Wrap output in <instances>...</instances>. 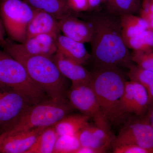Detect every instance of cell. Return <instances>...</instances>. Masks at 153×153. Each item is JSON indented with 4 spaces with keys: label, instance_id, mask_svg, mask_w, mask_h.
I'll use <instances>...</instances> for the list:
<instances>
[{
    "label": "cell",
    "instance_id": "1",
    "mask_svg": "<svg viewBox=\"0 0 153 153\" xmlns=\"http://www.w3.org/2000/svg\"><path fill=\"white\" fill-rule=\"evenodd\" d=\"M90 23L93 29L91 55L98 68H129L133 62L123 38L120 17L99 14L92 17Z\"/></svg>",
    "mask_w": 153,
    "mask_h": 153
},
{
    "label": "cell",
    "instance_id": "2",
    "mask_svg": "<svg viewBox=\"0 0 153 153\" xmlns=\"http://www.w3.org/2000/svg\"><path fill=\"white\" fill-rule=\"evenodd\" d=\"M126 82L118 67L99 68L92 73L89 85L108 122L122 116L120 102Z\"/></svg>",
    "mask_w": 153,
    "mask_h": 153
},
{
    "label": "cell",
    "instance_id": "3",
    "mask_svg": "<svg viewBox=\"0 0 153 153\" xmlns=\"http://www.w3.org/2000/svg\"><path fill=\"white\" fill-rule=\"evenodd\" d=\"M25 66L30 78L49 98L68 101L66 78L59 70L52 57L44 56L15 57Z\"/></svg>",
    "mask_w": 153,
    "mask_h": 153
},
{
    "label": "cell",
    "instance_id": "4",
    "mask_svg": "<svg viewBox=\"0 0 153 153\" xmlns=\"http://www.w3.org/2000/svg\"><path fill=\"white\" fill-rule=\"evenodd\" d=\"M74 109L68 101L62 102L52 99L33 105L2 133H16L54 125L70 114Z\"/></svg>",
    "mask_w": 153,
    "mask_h": 153
},
{
    "label": "cell",
    "instance_id": "5",
    "mask_svg": "<svg viewBox=\"0 0 153 153\" xmlns=\"http://www.w3.org/2000/svg\"><path fill=\"white\" fill-rule=\"evenodd\" d=\"M0 82L19 91L32 105L51 99L30 78L22 63L1 50Z\"/></svg>",
    "mask_w": 153,
    "mask_h": 153
},
{
    "label": "cell",
    "instance_id": "6",
    "mask_svg": "<svg viewBox=\"0 0 153 153\" xmlns=\"http://www.w3.org/2000/svg\"><path fill=\"white\" fill-rule=\"evenodd\" d=\"M34 11L22 0H0V18L12 40L19 43L26 40L28 25Z\"/></svg>",
    "mask_w": 153,
    "mask_h": 153
},
{
    "label": "cell",
    "instance_id": "7",
    "mask_svg": "<svg viewBox=\"0 0 153 153\" xmlns=\"http://www.w3.org/2000/svg\"><path fill=\"white\" fill-rule=\"evenodd\" d=\"M67 97L74 109L93 120L94 124L111 131L109 122L102 113L93 89L89 84L72 85L67 92Z\"/></svg>",
    "mask_w": 153,
    "mask_h": 153
},
{
    "label": "cell",
    "instance_id": "8",
    "mask_svg": "<svg viewBox=\"0 0 153 153\" xmlns=\"http://www.w3.org/2000/svg\"><path fill=\"white\" fill-rule=\"evenodd\" d=\"M57 38L49 34H40L27 38L21 43L5 39L1 44L13 58L23 56L52 57L57 52Z\"/></svg>",
    "mask_w": 153,
    "mask_h": 153
},
{
    "label": "cell",
    "instance_id": "9",
    "mask_svg": "<svg viewBox=\"0 0 153 153\" xmlns=\"http://www.w3.org/2000/svg\"><path fill=\"white\" fill-rule=\"evenodd\" d=\"M31 105L22 94L0 82V134L10 128Z\"/></svg>",
    "mask_w": 153,
    "mask_h": 153
},
{
    "label": "cell",
    "instance_id": "10",
    "mask_svg": "<svg viewBox=\"0 0 153 153\" xmlns=\"http://www.w3.org/2000/svg\"><path fill=\"white\" fill-rule=\"evenodd\" d=\"M113 148L123 145H137L153 152V129L145 118L126 125L114 138Z\"/></svg>",
    "mask_w": 153,
    "mask_h": 153
},
{
    "label": "cell",
    "instance_id": "11",
    "mask_svg": "<svg viewBox=\"0 0 153 153\" xmlns=\"http://www.w3.org/2000/svg\"><path fill=\"white\" fill-rule=\"evenodd\" d=\"M148 107L146 88L135 81H126L120 102L122 116L130 113L137 116L142 115L148 111Z\"/></svg>",
    "mask_w": 153,
    "mask_h": 153
},
{
    "label": "cell",
    "instance_id": "12",
    "mask_svg": "<svg viewBox=\"0 0 153 153\" xmlns=\"http://www.w3.org/2000/svg\"><path fill=\"white\" fill-rule=\"evenodd\" d=\"M46 128H38L16 133L0 134V153H26Z\"/></svg>",
    "mask_w": 153,
    "mask_h": 153
},
{
    "label": "cell",
    "instance_id": "13",
    "mask_svg": "<svg viewBox=\"0 0 153 153\" xmlns=\"http://www.w3.org/2000/svg\"><path fill=\"white\" fill-rule=\"evenodd\" d=\"M60 32L66 37L80 43H90L93 29L90 22H85L70 15L58 20Z\"/></svg>",
    "mask_w": 153,
    "mask_h": 153
},
{
    "label": "cell",
    "instance_id": "14",
    "mask_svg": "<svg viewBox=\"0 0 153 153\" xmlns=\"http://www.w3.org/2000/svg\"><path fill=\"white\" fill-rule=\"evenodd\" d=\"M52 58L61 74L70 79L72 85L90 83L92 73L82 64L66 58L57 52Z\"/></svg>",
    "mask_w": 153,
    "mask_h": 153
},
{
    "label": "cell",
    "instance_id": "15",
    "mask_svg": "<svg viewBox=\"0 0 153 153\" xmlns=\"http://www.w3.org/2000/svg\"><path fill=\"white\" fill-rule=\"evenodd\" d=\"M78 137L81 146L106 151L112 144L114 139L113 137L111 131L89 123L79 131Z\"/></svg>",
    "mask_w": 153,
    "mask_h": 153
},
{
    "label": "cell",
    "instance_id": "16",
    "mask_svg": "<svg viewBox=\"0 0 153 153\" xmlns=\"http://www.w3.org/2000/svg\"><path fill=\"white\" fill-rule=\"evenodd\" d=\"M34 10L33 18L28 25L27 38L40 34H49L57 38L60 33L58 20L47 12Z\"/></svg>",
    "mask_w": 153,
    "mask_h": 153
},
{
    "label": "cell",
    "instance_id": "17",
    "mask_svg": "<svg viewBox=\"0 0 153 153\" xmlns=\"http://www.w3.org/2000/svg\"><path fill=\"white\" fill-rule=\"evenodd\" d=\"M57 52L64 57L83 65L91 58L84 44L60 34L57 38Z\"/></svg>",
    "mask_w": 153,
    "mask_h": 153
},
{
    "label": "cell",
    "instance_id": "18",
    "mask_svg": "<svg viewBox=\"0 0 153 153\" xmlns=\"http://www.w3.org/2000/svg\"><path fill=\"white\" fill-rule=\"evenodd\" d=\"M34 10L47 12L57 20L72 15L67 0H23Z\"/></svg>",
    "mask_w": 153,
    "mask_h": 153
},
{
    "label": "cell",
    "instance_id": "19",
    "mask_svg": "<svg viewBox=\"0 0 153 153\" xmlns=\"http://www.w3.org/2000/svg\"><path fill=\"white\" fill-rule=\"evenodd\" d=\"M90 118L82 114H68L54 125L56 132L59 136L75 135L88 123Z\"/></svg>",
    "mask_w": 153,
    "mask_h": 153
},
{
    "label": "cell",
    "instance_id": "20",
    "mask_svg": "<svg viewBox=\"0 0 153 153\" xmlns=\"http://www.w3.org/2000/svg\"><path fill=\"white\" fill-rule=\"evenodd\" d=\"M58 137L54 125L46 128L26 153H53Z\"/></svg>",
    "mask_w": 153,
    "mask_h": 153
},
{
    "label": "cell",
    "instance_id": "21",
    "mask_svg": "<svg viewBox=\"0 0 153 153\" xmlns=\"http://www.w3.org/2000/svg\"><path fill=\"white\" fill-rule=\"evenodd\" d=\"M123 40L136 36L149 28L147 23L140 16L126 14L120 17Z\"/></svg>",
    "mask_w": 153,
    "mask_h": 153
},
{
    "label": "cell",
    "instance_id": "22",
    "mask_svg": "<svg viewBox=\"0 0 153 153\" xmlns=\"http://www.w3.org/2000/svg\"><path fill=\"white\" fill-rule=\"evenodd\" d=\"M108 13L120 17L126 14L140 11V0H105Z\"/></svg>",
    "mask_w": 153,
    "mask_h": 153
},
{
    "label": "cell",
    "instance_id": "23",
    "mask_svg": "<svg viewBox=\"0 0 153 153\" xmlns=\"http://www.w3.org/2000/svg\"><path fill=\"white\" fill-rule=\"evenodd\" d=\"M124 41L128 49L133 52L153 50V30L147 29L137 36Z\"/></svg>",
    "mask_w": 153,
    "mask_h": 153
},
{
    "label": "cell",
    "instance_id": "24",
    "mask_svg": "<svg viewBox=\"0 0 153 153\" xmlns=\"http://www.w3.org/2000/svg\"><path fill=\"white\" fill-rule=\"evenodd\" d=\"M80 146L78 134L75 135L59 136L56 141L53 153H75Z\"/></svg>",
    "mask_w": 153,
    "mask_h": 153
},
{
    "label": "cell",
    "instance_id": "25",
    "mask_svg": "<svg viewBox=\"0 0 153 153\" xmlns=\"http://www.w3.org/2000/svg\"><path fill=\"white\" fill-rule=\"evenodd\" d=\"M127 74L131 80L138 82L145 88L153 85V71L138 65L133 64L129 68Z\"/></svg>",
    "mask_w": 153,
    "mask_h": 153
},
{
    "label": "cell",
    "instance_id": "26",
    "mask_svg": "<svg viewBox=\"0 0 153 153\" xmlns=\"http://www.w3.org/2000/svg\"><path fill=\"white\" fill-rule=\"evenodd\" d=\"M133 62L142 68L153 71V50L144 52H133Z\"/></svg>",
    "mask_w": 153,
    "mask_h": 153
},
{
    "label": "cell",
    "instance_id": "27",
    "mask_svg": "<svg viewBox=\"0 0 153 153\" xmlns=\"http://www.w3.org/2000/svg\"><path fill=\"white\" fill-rule=\"evenodd\" d=\"M140 14L147 23L148 29L153 30V0H142Z\"/></svg>",
    "mask_w": 153,
    "mask_h": 153
},
{
    "label": "cell",
    "instance_id": "28",
    "mask_svg": "<svg viewBox=\"0 0 153 153\" xmlns=\"http://www.w3.org/2000/svg\"><path fill=\"white\" fill-rule=\"evenodd\" d=\"M115 153H153V151L136 145H123L114 148Z\"/></svg>",
    "mask_w": 153,
    "mask_h": 153
},
{
    "label": "cell",
    "instance_id": "29",
    "mask_svg": "<svg viewBox=\"0 0 153 153\" xmlns=\"http://www.w3.org/2000/svg\"><path fill=\"white\" fill-rule=\"evenodd\" d=\"M67 3L72 12L80 13L89 11L88 0H67Z\"/></svg>",
    "mask_w": 153,
    "mask_h": 153
},
{
    "label": "cell",
    "instance_id": "30",
    "mask_svg": "<svg viewBox=\"0 0 153 153\" xmlns=\"http://www.w3.org/2000/svg\"><path fill=\"white\" fill-rule=\"evenodd\" d=\"M106 150L102 149H95L89 147L80 146L75 153H105Z\"/></svg>",
    "mask_w": 153,
    "mask_h": 153
},
{
    "label": "cell",
    "instance_id": "31",
    "mask_svg": "<svg viewBox=\"0 0 153 153\" xmlns=\"http://www.w3.org/2000/svg\"><path fill=\"white\" fill-rule=\"evenodd\" d=\"M89 11L98 9L101 4L105 3V0H88Z\"/></svg>",
    "mask_w": 153,
    "mask_h": 153
},
{
    "label": "cell",
    "instance_id": "32",
    "mask_svg": "<svg viewBox=\"0 0 153 153\" xmlns=\"http://www.w3.org/2000/svg\"><path fill=\"white\" fill-rule=\"evenodd\" d=\"M147 91L149 108L153 106V85H149L146 88Z\"/></svg>",
    "mask_w": 153,
    "mask_h": 153
},
{
    "label": "cell",
    "instance_id": "33",
    "mask_svg": "<svg viewBox=\"0 0 153 153\" xmlns=\"http://www.w3.org/2000/svg\"><path fill=\"white\" fill-rule=\"evenodd\" d=\"M153 129V106L149 108L147 115L146 118Z\"/></svg>",
    "mask_w": 153,
    "mask_h": 153
},
{
    "label": "cell",
    "instance_id": "34",
    "mask_svg": "<svg viewBox=\"0 0 153 153\" xmlns=\"http://www.w3.org/2000/svg\"><path fill=\"white\" fill-rule=\"evenodd\" d=\"M5 32L3 22L0 18V43L1 44L5 40L4 36Z\"/></svg>",
    "mask_w": 153,
    "mask_h": 153
}]
</instances>
